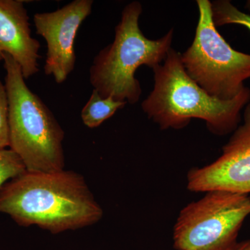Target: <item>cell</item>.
<instances>
[{
  "mask_svg": "<svg viewBox=\"0 0 250 250\" xmlns=\"http://www.w3.org/2000/svg\"><path fill=\"white\" fill-rule=\"evenodd\" d=\"M0 213L54 234L91 226L104 214L83 176L65 170H26L11 179L0 188Z\"/></svg>",
  "mask_w": 250,
  "mask_h": 250,
  "instance_id": "cell-1",
  "label": "cell"
},
{
  "mask_svg": "<svg viewBox=\"0 0 250 250\" xmlns=\"http://www.w3.org/2000/svg\"><path fill=\"white\" fill-rule=\"evenodd\" d=\"M154 85L141 106L161 129H183L192 118L202 120L210 132L225 136L241 121V111L250 102L246 86L236 98L221 100L202 89L186 72L182 54L171 48L164 62L152 69Z\"/></svg>",
  "mask_w": 250,
  "mask_h": 250,
  "instance_id": "cell-2",
  "label": "cell"
},
{
  "mask_svg": "<svg viewBox=\"0 0 250 250\" xmlns=\"http://www.w3.org/2000/svg\"><path fill=\"white\" fill-rule=\"evenodd\" d=\"M142 5L132 1L122 12L121 21L115 29L112 43L105 47L93 59L89 80L93 88L103 98L134 104L142 89L135 77L141 65L154 68L164 62L170 50L174 31L157 40L147 39L140 29Z\"/></svg>",
  "mask_w": 250,
  "mask_h": 250,
  "instance_id": "cell-3",
  "label": "cell"
},
{
  "mask_svg": "<svg viewBox=\"0 0 250 250\" xmlns=\"http://www.w3.org/2000/svg\"><path fill=\"white\" fill-rule=\"evenodd\" d=\"M9 103V149L33 172L64 170L65 132L53 113L29 89L21 67L3 54Z\"/></svg>",
  "mask_w": 250,
  "mask_h": 250,
  "instance_id": "cell-4",
  "label": "cell"
},
{
  "mask_svg": "<svg viewBox=\"0 0 250 250\" xmlns=\"http://www.w3.org/2000/svg\"><path fill=\"white\" fill-rule=\"evenodd\" d=\"M199 21L192 45L182 54L188 76L207 93L221 100L236 98L250 78V54L233 49L217 30L211 2L197 0Z\"/></svg>",
  "mask_w": 250,
  "mask_h": 250,
  "instance_id": "cell-5",
  "label": "cell"
},
{
  "mask_svg": "<svg viewBox=\"0 0 250 250\" xmlns=\"http://www.w3.org/2000/svg\"><path fill=\"white\" fill-rule=\"evenodd\" d=\"M250 195L224 190L206 192L205 196L179 212L173 229L177 250H229L247 217Z\"/></svg>",
  "mask_w": 250,
  "mask_h": 250,
  "instance_id": "cell-6",
  "label": "cell"
},
{
  "mask_svg": "<svg viewBox=\"0 0 250 250\" xmlns=\"http://www.w3.org/2000/svg\"><path fill=\"white\" fill-rule=\"evenodd\" d=\"M243 122L222 149L216 160L187 174L192 192L224 190L250 195V102L244 108Z\"/></svg>",
  "mask_w": 250,
  "mask_h": 250,
  "instance_id": "cell-7",
  "label": "cell"
},
{
  "mask_svg": "<svg viewBox=\"0 0 250 250\" xmlns=\"http://www.w3.org/2000/svg\"><path fill=\"white\" fill-rule=\"evenodd\" d=\"M93 5V0H75L52 12L34 15L36 34L47 42L44 71L57 83H63L75 69V38Z\"/></svg>",
  "mask_w": 250,
  "mask_h": 250,
  "instance_id": "cell-8",
  "label": "cell"
},
{
  "mask_svg": "<svg viewBox=\"0 0 250 250\" xmlns=\"http://www.w3.org/2000/svg\"><path fill=\"white\" fill-rule=\"evenodd\" d=\"M39 41L31 36L24 1L0 0V62L8 54L18 62L25 80L39 71Z\"/></svg>",
  "mask_w": 250,
  "mask_h": 250,
  "instance_id": "cell-9",
  "label": "cell"
},
{
  "mask_svg": "<svg viewBox=\"0 0 250 250\" xmlns=\"http://www.w3.org/2000/svg\"><path fill=\"white\" fill-rule=\"evenodd\" d=\"M126 104L111 97L103 98L93 89L89 100L82 108L81 118L87 127L94 129L113 116L118 109L125 107Z\"/></svg>",
  "mask_w": 250,
  "mask_h": 250,
  "instance_id": "cell-10",
  "label": "cell"
},
{
  "mask_svg": "<svg viewBox=\"0 0 250 250\" xmlns=\"http://www.w3.org/2000/svg\"><path fill=\"white\" fill-rule=\"evenodd\" d=\"M212 17L215 27L238 24L250 31V15L240 11L229 0H217L211 2Z\"/></svg>",
  "mask_w": 250,
  "mask_h": 250,
  "instance_id": "cell-11",
  "label": "cell"
},
{
  "mask_svg": "<svg viewBox=\"0 0 250 250\" xmlns=\"http://www.w3.org/2000/svg\"><path fill=\"white\" fill-rule=\"evenodd\" d=\"M25 171L22 160L14 151L9 148L0 150V188Z\"/></svg>",
  "mask_w": 250,
  "mask_h": 250,
  "instance_id": "cell-12",
  "label": "cell"
},
{
  "mask_svg": "<svg viewBox=\"0 0 250 250\" xmlns=\"http://www.w3.org/2000/svg\"><path fill=\"white\" fill-rule=\"evenodd\" d=\"M9 147V103L6 87L0 80V150Z\"/></svg>",
  "mask_w": 250,
  "mask_h": 250,
  "instance_id": "cell-13",
  "label": "cell"
},
{
  "mask_svg": "<svg viewBox=\"0 0 250 250\" xmlns=\"http://www.w3.org/2000/svg\"><path fill=\"white\" fill-rule=\"evenodd\" d=\"M229 250H250V239L237 243L234 246Z\"/></svg>",
  "mask_w": 250,
  "mask_h": 250,
  "instance_id": "cell-14",
  "label": "cell"
},
{
  "mask_svg": "<svg viewBox=\"0 0 250 250\" xmlns=\"http://www.w3.org/2000/svg\"><path fill=\"white\" fill-rule=\"evenodd\" d=\"M247 8L250 11V1H248V2H247Z\"/></svg>",
  "mask_w": 250,
  "mask_h": 250,
  "instance_id": "cell-15",
  "label": "cell"
}]
</instances>
